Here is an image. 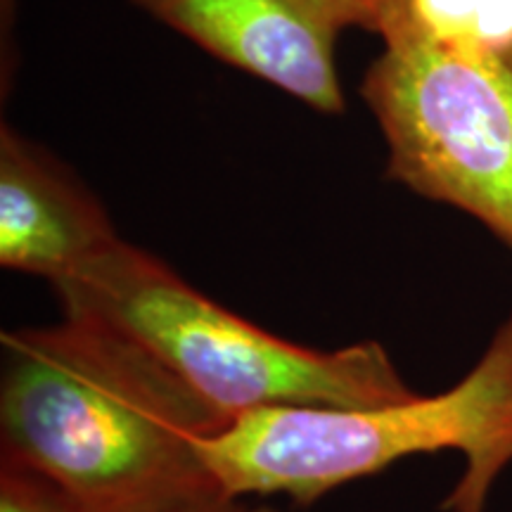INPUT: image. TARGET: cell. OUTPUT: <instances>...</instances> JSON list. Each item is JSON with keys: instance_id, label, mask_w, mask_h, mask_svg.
Instances as JSON below:
<instances>
[{"instance_id": "obj_3", "label": "cell", "mask_w": 512, "mask_h": 512, "mask_svg": "<svg viewBox=\"0 0 512 512\" xmlns=\"http://www.w3.org/2000/svg\"><path fill=\"white\" fill-rule=\"evenodd\" d=\"M200 448L228 498L285 494L302 505L401 458L453 448L465 472L441 508L486 512L491 486L512 463V313L444 394L375 408H256Z\"/></svg>"}, {"instance_id": "obj_6", "label": "cell", "mask_w": 512, "mask_h": 512, "mask_svg": "<svg viewBox=\"0 0 512 512\" xmlns=\"http://www.w3.org/2000/svg\"><path fill=\"white\" fill-rule=\"evenodd\" d=\"M102 202L48 150L0 131V264L50 285L117 245Z\"/></svg>"}, {"instance_id": "obj_9", "label": "cell", "mask_w": 512, "mask_h": 512, "mask_svg": "<svg viewBox=\"0 0 512 512\" xmlns=\"http://www.w3.org/2000/svg\"><path fill=\"white\" fill-rule=\"evenodd\" d=\"M349 3L354 5L358 12H361L363 29L375 31L377 15H380V10L384 8V3H387V0H349Z\"/></svg>"}, {"instance_id": "obj_12", "label": "cell", "mask_w": 512, "mask_h": 512, "mask_svg": "<svg viewBox=\"0 0 512 512\" xmlns=\"http://www.w3.org/2000/svg\"><path fill=\"white\" fill-rule=\"evenodd\" d=\"M252 512H275L273 508H266V505H264V508H256V510H252Z\"/></svg>"}, {"instance_id": "obj_4", "label": "cell", "mask_w": 512, "mask_h": 512, "mask_svg": "<svg viewBox=\"0 0 512 512\" xmlns=\"http://www.w3.org/2000/svg\"><path fill=\"white\" fill-rule=\"evenodd\" d=\"M361 95L387 140V174L482 221L512 247V69L501 57L384 17Z\"/></svg>"}, {"instance_id": "obj_13", "label": "cell", "mask_w": 512, "mask_h": 512, "mask_svg": "<svg viewBox=\"0 0 512 512\" xmlns=\"http://www.w3.org/2000/svg\"><path fill=\"white\" fill-rule=\"evenodd\" d=\"M508 64H510V69H512V57H510V60H508Z\"/></svg>"}, {"instance_id": "obj_5", "label": "cell", "mask_w": 512, "mask_h": 512, "mask_svg": "<svg viewBox=\"0 0 512 512\" xmlns=\"http://www.w3.org/2000/svg\"><path fill=\"white\" fill-rule=\"evenodd\" d=\"M178 34L323 114L344 112L337 41L363 19L349 0H133Z\"/></svg>"}, {"instance_id": "obj_2", "label": "cell", "mask_w": 512, "mask_h": 512, "mask_svg": "<svg viewBox=\"0 0 512 512\" xmlns=\"http://www.w3.org/2000/svg\"><path fill=\"white\" fill-rule=\"evenodd\" d=\"M53 287L64 316L124 332L230 422L268 406L375 408L415 396L382 344L318 351L275 337L124 240Z\"/></svg>"}, {"instance_id": "obj_11", "label": "cell", "mask_w": 512, "mask_h": 512, "mask_svg": "<svg viewBox=\"0 0 512 512\" xmlns=\"http://www.w3.org/2000/svg\"><path fill=\"white\" fill-rule=\"evenodd\" d=\"M17 0H0V17H3V50L8 48V38L12 36V22H15Z\"/></svg>"}, {"instance_id": "obj_1", "label": "cell", "mask_w": 512, "mask_h": 512, "mask_svg": "<svg viewBox=\"0 0 512 512\" xmlns=\"http://www.w3.org/2000/svg\"><path fill=\"white\" fill-rule=\"evenodd\" d=\"M3 458L81 512H188L228 498L202 439L230 425L124 332L81 316L3 332Z\"/></svg>"}, {"instance_id": "obj_10", "label": "cell", "mask_w": 512, "mask_h": 512, "mask_svg": "<svg viewBox=\"0 0 512 512\" xmlns=\"http://www.w3.org/2000/svg\"><path fill=\"white\" fill-rule=\"evenodd\" d=\"M188 512H252V510H247L245 505L238 501V498H221V501L207 503V505H202V508H195Z\"/></svg>"}, {"instance_id": "obj_8", "label": "cell", "mask_w": 512, "mask_h": 512, "mask_svg": "<svg viewBox=\"0 0 512 512\" xmlns=\"http://www.w3.org/2000/svg\"><path fill=\"white\" fill-rule=\"evenodd\" d=\"M0 512H81L48 477L0 458Z\"/></svg>"}, {"instance_id": "obj_7", "label": "cell", "mask_w": 512, "mask_h": 512, "mask_svg": "<svg viewBox=\"0 0 512 512\" xmlns=\"http://www.w3.org/2000/svg\"><path fill=\"white\" fill-rule=\"evenodd\" d=\"M399 17L422 34L508 62L512 57V0H387L375 22Z\"/></svg>"}]
</instances>
